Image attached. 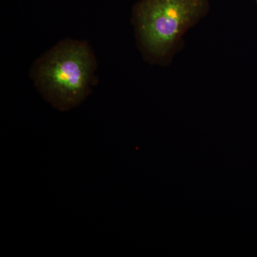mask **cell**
I'll use <instances>...</instances> for the list:
<instances>
[{
	"label": "cell",
	"instance_id": "obj_3",
	"mask_svg": "<svg viewBox=\"0 0 257 257\" xmlns=\"http://www.w3.org/2000/svg\"><path fill=\"white\" fill-rule=\"evenodd\" d=\"M255 1H256V4H257V0H255Z\"/></svg>",
	"mask_w": 257,
	"mask_h": 257
},
{
	"label": "cell",
	"instance_id": "obj_2",
	"mask_svg": "<svg viewBox=\"0 0 257 257\" xmlns=\"http://www.w3.org/2000/svg\"><path fill=\"white\" fill-rule=\"evenodd\" d=\"M207 8V0H142L135 15L144 48L153 59L165 58Z\"/></svg>",
	"mask_w": 257,
	"mask_h": 257
},
{
	"label": "cell",
	"instance_id": "obj_1",
	"mask_svg": "<svg viewBox=\"0 0 257 257\" xmlns=\"http://www.w3.org/2000/svg\"><path fill=\"white\" fill-rule=\"evenodd\" d=\"M93 67L92 53L86 44L64 42L38 62L35 77L48 101L67 110L87 95Z\"/></svg>",
	"mask_w": 257,
	"mask_h": 257
}]
</instances>
